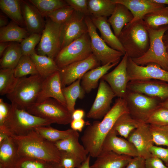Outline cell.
Masks as SVG:
<instances>
[{
    "label": "cell",
    "instance_id": "cell-39",
    "mask_svg": "<svg viewBox=\"0 0 168 168\" xmlns=\"http://www.w3.org/2000/svg\"><path fill=\"white\" fill-rule=\"evenodd\" d=\"M18 79L15 76L14 69L1 68L0 70V94L6 95L14 89Z\"/></svg>",
    "mask_w": 168,
    "mask_h": 168
},
{
    "label": "cell",
    "instance_id": "cell-4",
    "mask_svg": "<svg viewBox=\"0 0 168 168\" xmlns=\"http://www.w3.org/2000/svg\"><path fill=\"white\" fill-rule=\"evenodd\" d=\"M53 123L50 120L33 115L11 104L9 114L3 125L0 126V131L9 136H21L27 134L36 127L49 126Z\"/></svg>",
    "mask_w": 168,
    "mask_h": 168
},
{
    "label": "cell",
    "instance_id": "cell-23",
    "mask_svg": "<svg viewBox=\"0 0 168 168\" xmlns=\"http://www.w3.org/2000/svg\"><path fill=\"white\" fill-rule=\"evenodd\" d=\"M90 17L93 24L99 30L100 37L106 43L112 48L125 54V51L118 38L112 31L107 17L93 16Z\"/></svg>",
    "mask_w": 168,
    "mask_h": 168
},
{
    "label": "cell",
    "instance_id": "cell-11",
    "mask_svg": "<svg viewBox=\"0 0 168 168\" xmlns=\"http://www.w3.org/2000/svg\"><path fill=\"white\" fill-rule=\"evenodd\" d=\"M46 18L36 53L54 60L60 50L61 24L53 22L48 17Z\"/></svg>",
    "mask_w": 168,
    "mask_h": 168
},
{
    "label": "cell",
    "instance_id": "cell-6",
    "mask_svg": "<svg viewBox=\"0 0 168 168\" xmlns=\"http://www.w3.org/2000/svg\"><path fill=\"white\" fill-rule=\"evenodd\" d=\"M147 27L150 39L148 49L142 56L132 59L138 65L155 63L168 71V55L163 40L164 34L168 30V25L155 29Z\"/></svg>",
    "mask_w": 168,
    "mask_h": 168
},
{
    "label": "cell",
    "instance_id": "cell-10",
    "mask_svg": "<svg viewBox=\"0 0 168 168\" xmlns=\"http://www.w3.org/2000/svg\"><path fill=\"white\" fill-rule=\"evenodd\" d=\"M124 99L131 116L134 119L145 123L151 113L159 106L161 102L155 98L128 90Z\"/></svg>",
    "mask_w": 168,
    "mask_h": 168
},
{
    "label": "cell",
    "instance_id": "cell-20",
    "mask_svg": "<svg viewBox=\"0 0 168 168\" xmlns=\"http://www.w3.org/2000/svg\"><path fill=\"white\" fill-rule=\"evenodd\" d=\"M107 151H112L118 154L128 155L132 157L138 156L134 145L127 139L118 136L117 133L113 129L105 138L100 153Z\"/></svg>",
    "mask_w": 168,
    "mask_h": 168
},
{
    "label": "cell",
    "instance_id": "cell-21",
    "mask_svg": "<svg viewBox=\"0 0 168 168\" xmlns=\"http://www.w3.org/2000/svg\"><path fill=\"white\" fill-rule=\"evenodd\" d=\"M21 7L25 26L29 33L41 34L45 24L44 17L28 0H21Z\"/></svg>",
    "mask_w": 168,
    "mask_h": 168
},
{
    "label": "cell",
    "instance_id": "cell-19",
    "mask_svg": "<svg viewBox=\"0 0 168 168\" xmlns=\"http://www.w3.org/2000/svg\"><path fill=\"white\" fill-rule=\"evenodd\" d=\"M50 98L55 99L67 107L59 71L44 79L36 103L40 102Z\"/></svg>",
    "mask_w": 168,
    "mask_h": 168
},
{
    "label": "cell",
    "instance_id": "cell-35",
    "mask_svg": "<svg viewBox=\"0 0 168 168\" xmlns=\"http://www.w3.org/2000/svg\"><path fill=\"white\" fill-rule=\"evenodd\" d=\"M116 4L113 0H88V9L90 16H110Z\"/></svg>",
    "mask_w": 168,
    "mask_h": 168
},
{
    "label": "cell",
    "instance_id": "cell-22",
    "mask_svg": "<svg viewBox=\"0 0 168 168\" xmlns=\"http://www.w3.org/2000/svg\"><path fill=\"white\" fill-rule=\"evenodd\" d=\"M115 3L123 4L131 12L133 19L131 22L142 19L147 14L165 6L152 0H113Z\"/></svg>",
    "mask_w": 168,
    "mask_h": 168
},
{
    "label": "cell",
    "instance_id": "cell-56",
    "mask_svg": "<svg viewBox=\"0 0 168 168\" xmlns=\"http://www.w3.org/2000/svg\"><path fill=\"white\" fill-rule=\"evenodd\" d=\"M91 156L89 155L86 159L83 161L78 168H91L90 162Z\"/></svg>",
    "mask_w": 168,
    "mask_h": 168
},
{
    "label": "cell",
    "instance_id": "cell-30",
    "mask_svg": "<svg viewBox=\"0 0 168 168\" xmlns=\"http://www.w3.org/2000/svg\"><path fill=\"white\" fill-rule=\"evenodd\" d=\"M142 123L133 118L129 112H127L118 119L112 129L118 135L127 139L129 134Z\"/></svg>",
    "mask_w": 168,
    "mask_h": 168
},
{
    "label": "cell",
    "instance_id": "cell-5",
    "mask_svg": "<svg viewBox=\"0 0 168 168\" xmlns=\"http://www.w3.org/2000/svg\"><path fill=\"white\" fill-rule=\"evenodd\" d=\"M44 78L39 74L19 78L14 89L6 96L12 105L26 110L36 102Z\"/></svg>",
    "mask_w": 168,
    "mask_h": 168
},
{
    "label": "cell",
    "instance_id": "cell-45",
    "mask_svg": "<svg viewBox=\"0 0 168 168\" xmlns=\"http://www.w3.org/2000/svg\"><path fill=\"white\" fill-rule=\"evenodd\" d=\"M74 11L71 7L68 5L55 11L47 17L56 23L62 24L69 19Z\"/></svg>",
    "mask_w": 168,
    "mask_h": 168
},
{
    "label": "cell",
    "instance_id": "cell-13",
    "mask_svg": "<svg viewBox=\"0 0 168 168\" xmlns=\"http://www.w3.org/2000/svg\"><path fill=\"white\" fill-rule=\"evenodd\" d=\"M86 16L82 13L74 11L69 19L61 24L60 50L88 32L85 21Z\"/></svg>",
    "mask_w": 168,
    "mask_h": 168
},
{
    "label": "cell",
    "instance_id": "cell-27",
    "mask_svg": "<svg viewBox=\"0 0 168 168\" xmlns=\"http://www.w3.org/2000/svg\"><path fill=\"white\" fill-rule=\"evenodd\" d=\"M133 16L124 5L116 3L114 9L108 21L111 26L115 36L118 37L124 26L131 22Z\"/></svg>",
    "mask_w": 168,
    "mask_h": 168
},
{
    "label": "cell",
    "instance_id": "cell-26",
    "mask_svg": "<svg viewBox=\"0 0 168 168\" xmlns=\"http://www.w3.org/2000/svg\"><path fill=\"white\" fill-rule=\"evenodd\" d=\"M79 133L77 131L72 135L54 143L60 151H64L71 153L83 161L89 154L83 145L79 142Z\"/></svg>",
    "mask_w": 168,
    "mask_h": 168
},
{
    "label": "cell",
    "instance_id": "cell-52",
    "mask_svg": "<svg viewBox=\"0 0 168 168\" xmlns=\"http://www.w3.org/2000/svg\"><path fill=\"white\" fill-rule=\"evenodd\" d=\"M86 122L83 119H73L70 123L71 128L77 131L81 132L85 125Z\"/></svg>",
    "mask_w": 168,
    "mask_h": 168
},
{
    "label": "cell",
    "instance_id": "cell-25",
    "mask_svg": "<svg viewBox=\"0 0 168 168\" xmlns=\"http://www.w3.org/2000/svg\"><path fill=\"white\" fill-rule=\"evenodd\" d=\"M132 157L124 155H119L112 151L101 152L91 168H124Z\"/></svg>",
    "mask_w": 168,
    "mask_h": 168
},
{
    "label": "cell",
    "instance_id": "cell-47",
    "mask_svg": "<svg viewBox=\"0 0 168 168\" xmlns=\"http://www.w3.org/2000/svg\"><path fill=\"white\" fill-rule=\"evenodd\" d=\"M68 4L76 12L86 16H90L88 6L87 0H66Z\"/></svg>",
    "mask_w": 168,
    "mask_h": 168
},
{
    "label": "cell",
    "instance_id": "cell-57",
    "mask_svg": "<svg viewBox=\"0 0 168 168\" xmlns=\"http://www.w3.org/2000/svg\"><path fill=\"white\" fill-rule=\"evenodd\" d=\"M163 40L168 55V32L166 31L163 35Z\"/></svg>",
    "mask_w": 168,
    "mask_h": 168
},
{
    "label": "cell",
    "instance_id": "cell-63",
    "mask_svg": "<svg viewBox=\"0 0 168 168\" xmlns=\"http://www.w3.org/2000/svg\"><path fill=\"white\" fill-rule=\"evenodd\" d=\"M167 168H168V167H167Z\"/></svg>",
    "mask_w": 168,
    "mask_h": 168
},
{
    "label": "cell",
    "instance_id": "cell-36",
    "mask_svg": "<svg viewBox=\"0 0 168 168\" xmlns=\"http://www.w3.org/2000/svg\"><path fill=\"white\" fill-rule=\"evenodd\" d=\"M34 130L42 137L53 142L67 138L77 132L71 128L59 130L49 126H39L35 128Z\"/></svg>",
    "mask_w": 168,
    "mask_h": 168
},
{
    "label": "cell",
    "instance_id": "cell-29",
    "mask_svg": "<svg viewBox=\"0 0 168 168\" xmlns=\"http://www.w3.org/2000/svg\"><path fill=\"white\" fill-rule=\"evenodd\" d=\"M29 34L26 29L12 21L7 26L0 28V42L21 43Z\"/></svg>",
    "mask_w": 168,
    "mask_h": 168
},
{
    "label": "cell",
    "instance_id": "cell-3",
    "mask_svg": "<svg viewBox=\"0 0 168 168\" xmlns=\"http://www.w3.org/2000/svg\"><path fill=\"white\" fill-rule=\"evenodd\" d=\"M118 38L125 53L131 58L142 56L148 49L149 35L143 19L126 25Z\"/></svg>",
    "mask_w": 168,
    "mask_h": 168
},
{
    "label": "cell",
    "instance_id": "cell-8",
    "mask_svg": "<svg viewBox=\"0 0 168 168\" xmlns=\"http://www.w3.org/2000/svg\"><path fill=\"white\" fill-rule=\"evenodd\" d=\"M92 54L88 32L61 49L54 60L60 69L83 60Z\"/></svg>",
    "mask_w": 168,
    "mask_h": 168
},
{
    "label": "cell",
    "instance_id": "cell-60",
    "mask_svg": "<svg viewBox=\"0 0 168 168\" xmlns=\"http://www.w3.org/2000/svg\"><path fill=\"white\" fill-rule=\"evenodd\" d=\"M159 106L168 109V100L160 102Z\"/></svg>",
    "mask_w": 168,
    "mask_h": 168
},
{
    "label": "cell",
    "instance_id": "cell-51",
    "mask_svg": "<svg viewBox=\"0 0 168 168\" xmlns=\"http://www.w3.org/2000/svg\"><path fill=\"white\" fill-rule=\"evenodd\" d=\"M145 159L138 156L132 157L124 168H146Z\"/></svg>",
    "mask_w": 168,
    "mask_h": 168
},
{
    "label": "cell",
    "instance_id": "cell-34",
    "mask_svg": "<svg viewBox=\"0 0 168 168\" xmlns=\"http://www.w3.org/2000/svg\"><path fill=\"white\" fill-rule=\"evenodd\" d=\"M22 56L20 44L12 42L1 58L0 69H14Z\"/></svg>",
    "mask_w": 168,
    "mask_h": 168
},
{
    "label": "cell",
    "instance_id": "cell-58",
    "mask_svg": "<svg viewBox=\"0 0 168 168\" xmlns=\"http://www.w3.org/2000/svg\"><path fill=\"white\" fill-rule=\"evenodd\" d=\"M8 136L4 132L0 131V143L5 140Z\"/></svg>",
    "mask_w": 168,
    "mask_h": 168
},
{
    "label": "cell",
    "instance_id": "cell-61",
    "mask_svg": "<svg viewBox=\"0 0 168 168\" xmlns=\"http://www.w3.org/2000/svg\"><path fill=\"white\" fill-rule=\"evenodd\" d=\"M54 168H64L59 163H54Z\"/></svg>",
    "mask_w": 168,
    "mask_h": 168
},
{
    "label": "cell",
    "instance_id": "cell-16",
    "mask_svg": "<svg viewBox=\"0 0 168 168\" xmlns=\"http://www.w3.org/2000/svg\"><path fill=\"white\" fill-rule=\"evenodd\" d=\"M115 97V94L108 84L101 79L96 98L87 114V117L96 119L103 118L111 108V104Z\"/></svg>",
    "mask_w": 168,
    "mask_h": 168
},
{
    "label": "cell",
    "instance_id": "cell-41",
    "mask_svg": "<svg viewBox=\"0 0 168 168\" xmlns=\"http://www.w3.org/2000/svg\"><path fill=\"white\" fill-rule=\"evenodd\" d=\"M149 126L154 144L168 147V125L157 126L149 124Z\"/></svg>",
    "mask_w": 168,
    "mask_h": 168
},
{
    "label": "cell",
    "instance_id": "cell-28",
    "mask_svg": "<svg viewBox=\"0 0 168 168\" xmlns=\"http://www.w3.org/2000/svg\"><path fill=\"white\" fill-rule=\"evenodd\" d=\"M118 63H109L100 66L86 72L81 79V86L86 93H89L96 88L102 77L113 67Z\"/></svg>",
    "mask_w": 168,
    "mask_h": 168
},
{
    "label": "cell",
    "instance_id": "cell-12",
    "mask_svg": "<svg viewBox=\"0 0 168 168\" xmlns=\"http://www.w3.org/2000/svg\"><path fill=\"white\" fill-rule=\"evenodd\" d=\"M127 69L129 82L156 80L168 82V71L155 63H149L145 66L139 65L128 57Z\"/></svg>",
    "mask_w": 168,
    "mask_h": 168
},
{
    "label": "cell",
    "instance_id": "cell-40",
    "mask_svg": "<svg viewBox=\"0 0 168 168\" xmlns=\"http://www.w3.org/2000/svg\"><path fill=\"white\" fill-rule=\"evenodd\" d=\"M15 77L17 78L38 74L30 56L22 55L14 69Z\"/></svg>",
    "mask_w": 168,
    "mask_h": 168
},
{
    "label": "cell",
    "instance_id": "cell-9",
    "mask_svg": "<svg viewBox=\"0 0 168 168\" xmlns=\"http://www.w3.org/2000/svg\"><path fill=\"white\" fill-rule=\"evenodd\" d=\"M85 21L90 39L92 54L101 65L109 63H119L121 57L124 54L112 48L106 43L97 33V28L92 21L90 16H86Z\"/></svg>",
    "mask_w": 168,
    "mask_h": 168
},
{
    "label": "cell",
    "instance_id": "cell-33",
    "mask_svg": "<svg viewBox=\"0 0 168 168\" xmlns=\"http://www.w3.org/2000/svg\"><path fill=\"white\" fill-rule=\"evenodd\" d=\"M21 0H0V8L12 21L23 27L26 26L21 11Z\"/></svg>",
    "mask_w": 168,
    "mask_h": 168
},
{
    "label": "cell",
    "instance_id": "cell-14",
    "mask_svg": "<svg viewBox=\"0 0 168 168\" xmlns=\"http://www.w3.org/2000/svg\"><path fill=\"white\" fill-rule=\"evenodd\" d=\"M100 65V62L92 54L86 59L60 69L59 72L62 88L82 78L88 71Z\"/></svg>",
    "mask_w": 168,
    "mask_h": 168
},
{
    "label": "cell",
    "instance_id": "cell-55",
    "mask_svg": "<svg viewBox=\"0 0 168 168\" xmlns=\"http://www.w3.org/2000/svg\"><path fill=\"white\" fill-rule=\"evenodd\" d=\"M8 19L7 16L2 13L0 14V27L2 28L7 26L9 24Z\"/></svg>",
    "mask_w": 168,
    "mask_h": 168
},
{
    "label": "cell",
    "instance_id": "cell-18",
    "mask_svg": "<svg viewBox=\"0 0 168 168\" xmlns=\"http://www.w3.org/2000/svg\"><path fill=\"white\" fill-rule=\"evenodd\" d=\"M127 139L134 145L139 156L146 159L152 156L150 150L154 143L149 124L142 123Z\"/></svg>",
    "mask_w": 168,
    "mask_h": 168
},
{
    "label": "cell",
    "instance_id": "cell-1",
    "mask_svg": "<svg viewBox=\"0 0 168 168\" xmlns=\"http://www.w3.org/2000/svg\"><path fill=\"white\" fill-rule=\"evenodd\" d=\"M129 112L124 98H118L101 121H96L89 124L81 138L83 145L91 157H97L101 152L102 143L118 119Z\"/></svg>",
    "mask_w": 168,
    "mask_h": 168
},
{
    "label": "cell",
    "instance_id": "cell-43",
    "mask_svg": "<svg viewBox=\"0 0 168 168\" xmlns=\"http://www.w3.org/2000/svg\"><path fill=\"white\" fill-rule=\"evenodd\" d=\"M41 35L40 34H30L20 43L22 55L30 56L36 52L35 48L40 42Z\"/></svg>",
    "mask_w": 168,
    "mask_h": 168
},
{
    "label": "cell",
    "instance_id": "cell-59",
    "mask_svg": "<svg viewBox=\"0 0 168 168\" xmlns=\"http://www.w3.org/2000/svg\"><path fill=\"white\" fill-rule=\"evenodd\" d=\"M153 1L156 3L168 5V0H152Z\"/></svg>",
    "mask_w": 168,
    "mask_h": 168
},
{
    "label": "cell",
    "instance_id": "cell-62",
    "mask_svg": "<svg viewBox=\"0 0 168 168\" xmlns=\"http://www.w3.org/2000/svg\"><path fill=\"white\" fill-rule=\"evenodd\" d=\"M167 32H168V30L166 31Z\"/></svg>",
    "mask_w": 168,
    "mask_h": 168
},
{
    "label": "cell",
    "instance_id": "cell-54",
    "mask_svg": "<svg viewBox=\"0 0 168 168\" xmlns=\"http://www.w3.org/2000/svg\"><path fill=\"white\" fill-rule=\"evenodd\" d=\"M12 42H0V57L2 56L3 53Z\"/></svg>",
    "mask_w": 168,
    "mask_h": 168
},
{
    "label": "cell",
    "instance_id": "cell-2",
    "mask_svg": "<svg viewBox=\"0 0 168 168\" xmlns=\"http://www.w3.org/2000/svg\"><path fill=\"white\" fill-rule=\"evenodd\" d=\"M10 136L16 143L21 157L32 158L54 163H59L60 151L54 142L42 137L35 130L25 135Z\"/></svg>",
    "mask_w": 168,
    "mask_h": 168
},
{
    "label": "cell",
    "instance_id": "cell-53",
    "mask_svg": "<svg viewBox=\"0 0 168 168\" xmlns=\"http://www.w3.org/2000/svg\"><path fill=\"white\" fill-rule=\"evenodd\" d=\"M84 115L85 112L81 109H75L72 114V120L83 119Z\"/></svg>",
    "mask_w": 168,
    "mask_h": 168
},
{
    "label": "cell",
    "instance_id": "cell-44",
    "mask_svg": "<svg viewBox=\"0 0 168 168\" xmlns=\"http://www.w3.org/2000/svg\"><path fill=\"white\" fill-rule=\"evenodd\" d=\"M54 163L36 158L21 157L16 168H54Z\"/></svg>",
    "mask_w": 168,
    "mask_h": 168
},
{
    "label": "cell",
    "instance_id": "cell-46",
    "mask_svg": "<svg viewBox=\"0 0 168 168\" xmlns=\"http://www.w3.org/2000/svg\"><path fill=\"white\" fill-rule=\"evenodd\" d=\"M60 151L59 163L64 168H78L83 161L76 156L64 151Z\"/></svg>",
    "mask_w": 168,
    "mask_h": 168
},
{
    "label": "cell",
    "instance_id": "cell-7",
    "mask_svg": "<svg viewBox=\"0 0 168 168\" xmlns=\"http://www.w3.org/2000/svg\"><path fill=\"white\" fill-rule=\"evenodd\" d=\"M26 110L33 115L59 124H68L72 120L67 107L52 98L35 103Z\"/></svg>",
    "mask_w": 168,
    "mask_h": 168
},
{
    "label": "cell",
    "instance_id": "cell-24",
    "mask_svg": "<svg viewBox=\"0 0 168 168\" xmlns=\"http://www.w3.org/2000/svg\"><path fill=\"white\" fill-rule=\"evenodd\" d=\"M20 157L12 137L9 136L0 143V168H16Z\"/></svg>",
    "mask_w": 168,
    "mask_h": 168
},
{
    "label": "cell",
    "instance_id": "cell-31",
    "mask_svg": "<svg viewBox=\"0 0 168 168\" xmlns=\"http://www.w3.org/2000/svg\"><path fill=\"white\" fill-rule=\"evenodd\" d=\"M81 78H80L68 86L62 88V91L65 98L67 108L72 114L75 110V106L77 99H82L85 92L81 84Z\"/></svg>",
    "mask_w": 168,
    "mask_h": 168
},
{
    "label": "cell",
    "instance_id": "cell-32",
    "mask_svg": "<svg viewBox=\"0 0 168 168\" xmlns=\"http://www.w3.org/2000/svg\"><path fill=\"white\" fill-rule=\"evenodd\" d=\"M39 75L44 78L60 70L54 60L36 52L30 56Z\"/></svg>",
    "mask_w": 168,
    "mask_h": 168
},
{
    "label": "cell",
    "instance_id": "cell-42",
    "mask_svg": "<svg viewBox=\"0 0 168 168\" xmlns=\"http://www.w3.org/2000/svg\"><path fill=\"white\" fill-rule=\"evenodd\" d=\"M145 123L157 126L168 125V109L159 105L150 114Z\"/></svg>",
    "mask_w": 168,
    "mask_h": 168
},
{
    "label": "cell",
    "instance_id": "cell-17",
    "mask_svg": "<svg viewBox=\"0 0 168 168\" xmlns=\"http://www.w3.org/2000/svg\"><path fill=\"white\" fill-rule=\"evenodd\" d=\"M127 89L155 98L161 102L168 100V82H165L156 80L131 81Z\"/></svg>",
    "mask_w": 168,
    "mask_h": 168
},
{
    "label": "cell",
    "instance_id": "cell-48",
    "mask_svg": "<svg viewBox=\"0 0 168 168\" xmlns=\"http://www.w3.org/2000/svg\"><path fill=\"white\" fill-rule=\"evenodd\" d=\"M150 151L152 156L161 160L168 167V148H165L153 145L151 147Z\"/></svg>",
    "mask_w": 168,
    "mask_h": 168
},
{
    "label": "cell",
    "instance_id": "cell-50",
    "mask_svg": "<svg viewBox=\"0 0 168 168\" xmlns=\"http://www.w3.org/2000/svg\"><path fill=\"white\" fill-rule=\"evenodd\" d=\"M145 163L146 168H167L161 160L152 155L145 159Z\"/></svg>",
    "mask_w": 168,
    "mask_h": 168
},
{
    "label": "cell",
    "instance_id": "cell-37",
    "mask_svg": "<svg viewBox=\"0 0 168 168\" xmlns=\"http://www.w3.org/2000/svg\"><path fill=\"white\" fill-rule=\"evenodd\" d=\"M143 20L150 28H156L168 25V6H166L145 16Z\"/></svg>",
    "mask_w": 168,
    "mask_h": 168
},
{
    "label": "cell",
    "instance_id": "cell-38",
    "mask_svg": "<svg viewBox=\"0 0 168 168\" xmlns=\"http://www.w3.org/2000/svg\"><path fill=\"white\" fill-rule=\"evenodd\" d=\"M44 17L48 16L57 9L68 5L65 0H29Z\"/></svg>",
    "mask_w": 168,
    "mask_h": 168
},
{
    "label": "cell",
    "instance_id": "cell-15",
    "mask_svg": "<svg viewBox=\"0 0 168 168\" xmlns=\"http://www.w3.org/2000/svg\"><path fill=\"white\" fill-rule=\"evenodd\" d=\"M128 58L125 53L116 67L101 78L108 84L118 98H124L127 92L129 82L127 69Z\"/></svg>",
    "mask_w": 168,
    "mask_h": 168
},
{
    "label": "cell",
    "instance_id": "cell-49",
    "mask_svg": "<svg viewBox=\"0 0 168 168\" xmlns=\"http://www.w3.org/2000/svg\"><path fill=\"white\" fill-rule=\"evenodd\" d=\"M11 104L5 102L0 99V126L3 125L7 118L10 111Z\"/></svg>",
    "mask_w": 168,
    "mask_h": 168
}]
</instances>
